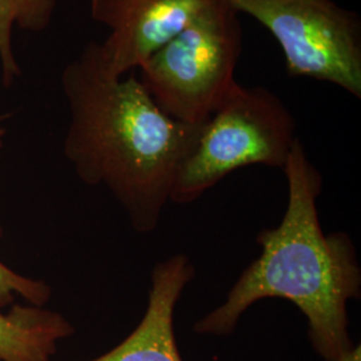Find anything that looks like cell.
Returning <instances> with one entry per match:
<instances>
[{"instance_id": "obj_1", "label": "cell", "mask_w": 361, "mask_h": 361, "mask_svg": "<svg viewBox=\"0 0 361 361\" xmlns=\"http://www.w3.org/2000/svg\"><path fill=\"white\" fill-rule=\"evenodd\" d=\"M61 85L70 110L63 152L79 180L113 194L135 232H154L202 125L169 116L135 75H111L97 42L66 66Z\"/></svg>"}, {"instance_id": "obj_2", "label": "cell", "mask_w": 361, "mask_h": 361, "mask_svg": "<svg viewBox=\"0 0 361 361\" xmlns=\"http://www.w3.org/2000/svg\"><path fill=\"white\" fill-rule=\"evenodd\" d=\"M283 170L288 180L284 219L277 228L258 233L261 255L243 271L225 301L194 323V332L232 335L252 305L284 298L307 317L312 348L324 360L335 361L355 345L348 302L361 295L356 247L347 233L323 232L317 212L323 176L298 138Z\"/></svg>"}, {"instance_id": "obj_3", "label": "cell", "mask_w": 361, "mask_h": 361, "mask_svg": "<svg viewBox=\"0 0 361 361\" xmlns=\"http://www.w3.org/2000/svg\"><path fill=\"white\" fill-rule=\"evenodd\" d=\"M295 141L296 121L276 94L235 83L202 123L193 150L180 165L170 201L192 204L237 169H284Z\"/></svg>"}, {"instance_id": "obj_4", "label": "cell", "mask_w": 361, "mask_h": 361, "mask_svg": "<svg viewBox=\"0 0 361 361\" xmlns=\"http://www.w3.org/2000/svg\"><path fill=\"white\" fill-rule=\"evenodd\" d=\"M241 46L238 13L216 0L140 67V80L169 116L202 125L237 83Z\"/></svg>"}, {"instance_id": "obj_5", "label": "cell", "mask_w": 361, "mask_h": 361, "mask_svg": "<svg viewBox=\"0 0 361 361\" xmlns=\"http://www.w3.org/2000/svg\"><path fill=\"white\" fill-rule=\"evenodd\" d=\"M279 42L290 75L334 83L361 98V20L334 0H225Z\"/></svg>"}, {"instance_id": "obj_6", "label": "cell", "mask_w": 361, "mask_h": 361, "mask_svg": "<svg viewBox=\"0 0 361 361\" xmlns=\"http://www.w3.org/2000/svg\"><path fill=\"white\" fill-rule=\"evenodd\" d=\"M216 0H91L97 23L110 28L99 43L104 68L123 77L178 35Z\"/></svg>"}, {"instance_id": "obj_7", "label": "cell", "mask_w": 361, "mask_h": 361, "mask_svg": "<svg viewBox=\"0 0 361 361\" xmlns=\"http://www.w3.org/2000/svg\"><path fill=\"white\" fill-rule=\"evenodd\" d=\"M195 269L186 255H174L152 271L147 308L121 344L91 361H183L176 341L174 312Z\"/></svg>"}, {"instance_id": "obj_8", "label": "cell", "mask_w": 361, "mask_h": 361, "mask_svg": "<svg viewBox=\"0 0 361 361\" xmlns=\"http://www.w3.org/2000/svg\"><path fill=\"white\" fill-rule=\"evenodd\" d=\"M61 313L37 305L0 312V361H51L59 341L74 335Z\"/></svg>"}, {"instance_id": "obj_9", "label": "cell", "mask_w": 361, "mask_h": 361, "mask_svg": "<svg viewBox=\"0 0 361 361\" xmlns=\"http://www.w3.org/2000/svg\"><path fill=\"white\" fill-rule=\"evenodd\" d=\"M56 0H0V66L6 86L20 75L13 46V27L43 32L51 23Z\"/></svg>"}, {"instance_id": "obj_10", "label": "cell", "mask_w": 361, "mask_h": 361, "mask_svg": "<svg viewBox=\"0 0 361 361\" xmlns=\"http://www.w3.org/2000/svg\"><path fill=\"white\" fill-rule=\"evenodd\" d=\"M1 235L0 225V238ZM16 295L23 297L31 305L44 307L51 297L52 289L44 281L22 276L0 261V310L13 305Z\"/></svg>"}, {"instance_id": "obj_11", "label": "cell", "mask_w": 361, "mask_h": 361, "mask_svg": "<svg viewBox=\"0 0 361 361\" xmlns=\"http://www.w3.org/2000/svg\"><path fill=\"white\" fill-rule=\"evenodd\" d=\"M335 361H361L360 345H353L352 348L341 353Z\"/></svg>"}, {"instance_id": "obj_12", "label": "cell", "mask_w": 361, "mask_h": 361, "mask_svg": "<svg viewBox=\"0 0 361 361\" xmlns=\"http://www.w3.org/2000/svg\"><path fill=\"white\" fill-rule=\"evenodd\" d=\"M6 134H7V129H6V126H4V116H0V149H1L3 145H4Z\"/></svg>"}]
</instances>
